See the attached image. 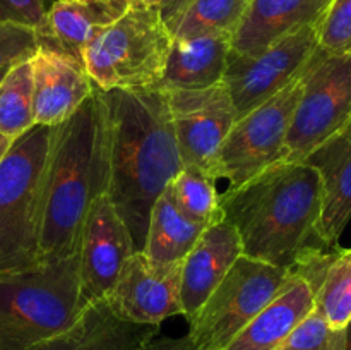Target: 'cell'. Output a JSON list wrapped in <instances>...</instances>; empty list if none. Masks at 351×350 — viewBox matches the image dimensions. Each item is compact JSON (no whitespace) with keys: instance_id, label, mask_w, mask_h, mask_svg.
Here are the masks:
<instances>
[{"instance_id":"cell-1","label":"cell","mask_w":351,"mask_h":350,"mask_svg":"<svg viewBox=\"0 0 351 350\" xmlns=\"http://www.w3.org/2000/svg\"><path fill=\"white\" fill-rule=\"evenodd\" d=\"M98 93L101 192L143 250L151 208L184 168L167 93L158 86Z\"/></svg>"},{"instance_id":"cell-2","label":"cell","mask_w":351,"mask_h":350,"mask_svg":"<svg viewBox=\"0 0 351 350\" xmlns=\"http://www.w3.org/2000/svg\"><path fill=\"white\" fill-rule=\"evenodd\" d=\"M321 205V174L307 160L278 161L219 194L223 216L235 226L243 256L287 270L311 246Z\"/></svg>"},{"instance_id":"cell-3","label":"cell","mask_w":351,"mask_h":350,"mask_svg":"<svg viewBox=\"0 0 351 350\" xmlns=\"http://www.w3.org/2000/svg\"><path fill=\"white\" fill-rule=\"evenodd\" d=\"M101 192V102L98 88L53 127L41 184L40 261L75 256L82 225Z\"/></svg>"},{"instance_id":"cell-4","label":"cell","mask_w":351,"mask_h":350,"mask_svg":"<svg viewBox=\"0 0 351 350\" xmlns=\"http://www.w3.org/2000/svg\"><path fill=\"white\" fill-rule=\"evenodd\" d=\"M81 311L77 254L0 275V350H27L53 338Z\"/></svg>"},{"instance_id":"cell-5","label":"cell","mask_w":351,"mask_h":350,"mask_svg":"<svg viewBox=\"0 0 351 350\" xmlns=\"http://www.w3.org/2000/svg\"><path fill=\"white\" fill-rule=\"evenodd\" d=\"M53 127L33 126L0 160V275L41 263V184Z\"/></svg>"},{"instance_id":"cell-6","label":"cell","mask_w":351,"mask_h":350,"mask_svg":"<svg viewBox=\"0 0 351 350\" xmlns=\"http://www.w3.org/2000/svg\"><path fill=\"white\" fill-rule=\"evenodd\" d=\"M171 47V34L156 5L132 2L120 19L82 51V65L101 91L158 86Z\"/></svg>"},{"instance_id":"cell-7","label":"cell","mask_w":351,"mask_h":350,"mask_svg":"<svg viewBox=\"0 0 351 350\" xmlns=\"http://www.w3.org/2000/svg\"><path fill=\"white\" fill-rule=\"evenodd\" d=\"M290 270L240 256L189 321V338L201 350L225 347L269 304Z\"/></svg>"},{"instance_id":"cell-8","label":"cell","mask_w":351,"mask_h":350,"mask_svg":"<svg viewBox=\"0 0 351 350\" xmlns=\"http://www.w3.org/2000/svg\"><path fill=\"white\" fill-rule=\"evenodd\" d=\"M351 124V50L317 48L304 72V88L288 130L281 161H304Z\"/></svg>"},{"instance_id":"cell-9","label":"cell","mask_w":351,"mask_h":350,"mask_svg":"<svg viewBox=\"0 0 351 350\" xmlns=\"http://www.w3.org/2000/svg\"><path fill=\"white\" fill-rule=\"evenodd\" d=\"M302 88L304 74L235 120L219 154V175L230 182V187L245 184L283 160L285 143Z\"/></svg>"},{"instance_id":"cell-10","label":"cell","mask_w":351,"mask_h":350,"mask_svg":"<svg viewBox=\"0 0 351 350\" xmlns=\"http://www.w3.org/2000/svg\"><path fill=\"white\" fill-rule=\"evenodd\" d=\"M317 48L315 23L287 34L259 54L237 55L230 51L223 82L232 96L237 119L304 74Z\"/></svg>"},{"instance_id":"cell-11","label":"cell","mask_w":351,"mask_h":350,"mask_svg":"<svg viewBox=\"0 0 351 350\" xmlns=\"http://www.w3.org/2000/svg\"><path fill=\"white\" fill-rule=\"evenodd\" d=\"M165 93L184 167L204 172L215 180L221 178L219 154L237 120L235 106L225 82L197 91Z\"/></svg>"},{"instance_id":"cell-12","label":"cell","mask_w":351,"mask_h":350,"mask_svg":"<svg viewBox=\"0 0 351 350\" xmlns=\"http://www.w3.org/2000/svg\"><path fill=\"white\" fill-rule=\"evenodd\" d=\"M125 223L105 194H98L86 215L77 249L79 299L82 309L112 290L125 261L136 253Z\"/></svg>"},{"instance_id":"cell-13","label":"cell","mask_w":351,"mask_h":350,"mask_svg":"<svg viewBox=\"0 0 351 350\" xmlns=\"http://www.w3.org/2000/svg\"><path fill=\"white\" fill-rule=\"evenodd\" d=\"M182 263L154 264L143 250H136L120 270L106 304L117 318L137 325L160 326L182 314Z\"/></svg>"},{"instance_id":"cell-14","label":"cell","mask_w":351,"mask_h":350,"mask_svg":"<svg viewBox=\"0 0 351 350\" xmlns=\"http://www.w3.org/2000/svg\"><path fill=\"white\" fill-rule=\"evenodd\" d=\"M134 0H53L36 27L38 45L82 64V51L127 12Z\"/></svg>"},{"instance_id":"cell-15","label":"cell","mask_w":351,"mask_h":350,"mask_svg":"<svg viewBox=\"0 0 351 350\" xmlns=\"http://www.w3.org/2000/svg\"><path fill=\"white\" fill-rule=\"evenodd\" d=\"M33 65V108L38 126L53 127L74 115L93 95L84 65L67 55L38 47Z\"/></svg>"},{"instance_id":"cell-16","label":"cell","mask_w":351,"mask_h":350,"mask_svg":"<svg viewBox=\"0 0 351 350\" xmlns=\"http://www.w3.org/2000/svg\"><path fill=\"white\" fill-rule=\"evenodd\" d=\"M240 256V237L225 216L206 226L182 263V316L191 319L197 312Z\"/></svg>"},{"instance_id":"cell-17","label":"cell","mask_w":351,"mask_h":350,"mask_svg":"<svg viewBox=\"0 0 351 350\" xmlns=\"http://www.w3.org/2000/svg\"><path fill=\"white\" fill-rule=\"evenodd\" d=\"M331 0H249L232 36V54L254 55L321 21Z\"/></svg>"},{"instance_id":"cell-18","label":"cell","mask_w":351,"mask_h":350,"mask_svg":"<svg viewBox=\"0 0 351 350\" xmlns=\"http://www.w3.org/2000/svg\"><path fill=\"white\" fill-rule=\"evenodd\" d=\"M160 333L156 325L117 318L105 299L86 305L65 331L27 350H139Z\"/></svg>"},{"instance_id":"cell-19","label":"cell","mask_w":351,"mask_h":350,"mask_svg":"<svg viewBox=\"0 0 351 350\" xmlns=\"http://www.w3.org/2000/svg\"><path fill=\"white\" fill-rule=\"evenodd\" d=\"M321 174L322 205L314 237L336 247L351 220V129L329 139L307 158Z\"/></svg>"},{"instance_id":"cell-20","label":"cell","mask_w":351,"mask_h":350,"mask_svg":"<svg viewBox=\"0 0 351 350\" xmlns=\"http://www.w3.org/2000/svg\"><path fill=\"white\" fill-rule=\"evenodd\" d=\"M314 309V292L311 285L300 275L290 271L273 301L225 347V350H278Z\"/></svg>"},{"instance_id":"cell-21","label":"cell","mask_w":351,"mask_h":350,"mask_svg":"<svg viewBox=\"0 0 351 350\" xmlns=\"http://www.w3.org/2000/svg\"><path fill=\"white\" fill-rule=\"evenodd\" d=\"M290 271L311 285L314 311L332 328H346L351 321V249L324 253L319 247L307 246Z\"/></svg>"},{"instance_id":"cell-22","label":"cell","mask_w":351,"mask_h":350,"mask_svg":"<svg viewBox=\"0 0 351 350\" xmlns=\"http://www.w3.org/2000/svg\"><path fill=\"white\" fill-rule=\"evenodd\" d=\"M230 34H208L177 40L171 38L167 67L158 88L165 91H197L223 81L228 55Z\"/></svg>"},{"instance_id":"cell-23","label":"cell","mask_w":351,"mask_h":350,"mask_svg":"<svg viewBox=\"0 0 351 350\" xmlns=\"http://www.w3.org/2000/svg\"><path fill=\"white\" fill-rule=\"evenodd\" d=\"M204 229L180 211L168 185L151 208L143 253L154 264L182 263Z\"/></svg>"},{"instance_id":"cell-24","label":"cell","mask_w":351,"mask_h":350,"mask_svg":"<svg viewBox=\"0 0 351 350\" xmlns=\"http://www.w3.org/2000/svg\"><path fill=\"white\" fill-rule=\"evenodd\" d=\"M247 5L249 0H191L167 27L177 40L208 34L233 36Z\"/></svg>"},{"instance_id":"cell-25","label":"cell","mask_w":351,"mask_h":350,"mask_svg":"<svg viewBox=\"0 0 351 350\" xmlns=\"http://www.w3.org/2000/svg\"><path fill=\"white\" fill-rule=\"evenodd\" d=\"M36 126L33 108V65L24 60L0 82V134L17 139Z\"/></svg>"},{"instance_id":"cell-26","label":"cell","mask_w":351,"mask_h":350,"mask_svg":"<svg viewBox=\"0 0 351 350\" xmlns=\"http://www.w3.org/2000/svg\"><path fill=\"white\" fill-rule=\"evenodd\" d=\"M215 182V178L204 172L184 167L170 184V191L180 211L204 226L223 218Z\"/></svg>"},{"instance_id":"cell-27","label":"cell","mask_w":351,"mask_h":350,"mask_svg":"<svg viewBox=\"0 0 351 350\" xmlns=\"http://www.w3.org/2000/svg\"><path fill=\"white\" fill-rule=\"evenodd\" d=\"M278 350H346L345 328H332L314 311L291 331Z\"/></svg>"},{"instance_id":"cell-28","label":"cell","mask_w":351,"mask_h":350,"mask_svg":"<svg viewBox=\"0 0 351 350\" xmlns=\"http://www.w3.org/2000/svg\"><path fill=\"white\" fill-rule=\"evenodd\" d=\"M319 48L326 54L351 50V0H331L317 23Z\"/></svg>"},{"instance_id":"cell-29","label":"cell","mask_w":351,"mask_h":350,"mask_svg":"<svg viewBox=\"0 0 351 350\" xmlns=\"http://www.w3.org/2000/svg\"><path fill=\"white\" fill-rule=\"evenodd\" d=\"M36 31L16 23H0V82L17 64L33 58L38 50Z\"/></svg>"},{"instance_id":"cell-30","label":"cell","mask_w":351,"mask_h":350,"mask_svg":"<svg viewBox=\"0 0 351 350\" xmlns=\"http://www.w3.org/2000/svg\"><path fill=\"white\" fill-rule=\"evenodd\" d=\"M47 10V0H0V23H16L36 30Z\"/></svg>"},{"instance_id":"cell-31","label":"cell","mask_w":351,"mask_h":350,"mask_svg":"<svg viewBox=\"0 0 351 350\" xmlns=\"http://www.w3.org/2000/svg\"><path fill=\"white\" fill-rule=\"evenodd\" d=\"M139 350H201L192 343V340L189 338V335L178 336H154L149 342L144 343Z\"/></svg>"},{"instance_id":"cell-32","label":"cell","mask_w":351,"mask_h":350,"mask_svg":"<svg viewBox=\"0 0 351 350\" xmlns=\"http://www.w3.org/2000/svg\"><path fill=\"white\" fill-rule=\"evenodd\" d=\"M189 2H191V0H161V3L158 5V9H160V14H161V17H163L165 24H167L168 21L173 19V17L177 16V14L180 12V10L184 9Z\"/></svg>"},{"instance_id":"cell-33","label":"cell","mask_w":351,"mask_h":350,"mask_svg":"<svg viewBox=\"0 0 351 350\" xmlns=\"http://www.w3.org/2000/svg\"><path fill=\"white\" fill-rule=\"evenodd\" d=\"M10 143H12V141H9L5 136H2V134H0V160L5 156L7 150L10 148Z\"/></svg>"},{"instance_id":"cell-34","label":"cell","mask_w":351,"mask_h":350,"mask_svg":"<svg viewBox=\"0 0 351 350\" xmlns=\"http://www.w3.org/2000/svg\"><path fill=\"white\" fill-rule=\"evenodd\" d=\"M345 333H346V350H351V321L346 325Z\"/></svg>"},{"instance_id":"cell-35","label":"cell","mask_w":351,"mask_h":350,"mask_svg":"<svg viewBox=\"0 0 351 350\" xmlns=\"http://www.w3.org/2000/svg\"><path fill=\"white\" fill-rule=\"evenodd\" d=\"M134 2H141V3H146V5H160L161 0H134Z\"/></svg>"},{"instance_id":"cell-36","label":"cell","mask_w":351,"mask_h":350,"mask_svg":"<svg viewBox=\"0 0 351 350\" xmlns=\"http://www.w3.org/2000/svg\"><path fill=\"white\" fill-rule=\"evenodd\" d=\"M348 129H351V124H350V126H348Z\"/></svg>"}]
</instances>
